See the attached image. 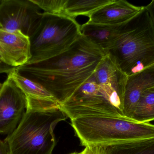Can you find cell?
I'll use <instances>...</instances> for the list:
<instances>
[{"mask_svg":"<svg viewBox=\"0 0 154 154\" xmlns=\"http://www.w3.org/2000/svg\"><path fill=\"white\" fill-rule=\"evenodd\" d=\"M2 30V24L0 23V30Z\"/></svg>","mask_w":154,"mask_h":154,"instance_id":"25","label":"cell"},{"mask_svg":"<svg viewBox=\"0 0 154 154\" xmlns=\"http://www.w3.org/2000/svg\"><path fill=\"white\" fill-rule=\"evenodd\" d=\"M69 154H82V152H80V153L74 152V153H72Z\"/></svg>","mask_w":154,"mask_h":154,"instance_id":"23","label":"cell"},{"mask_svg":"<svg viewBox=\"0 0 154 154\" xmlns=\"http://www.w3.org/2000/svg\"><path fill=\"white\" fill-rule=\"evenodd\" d=\"M29 38L21 31L0 30V60L6 65L17 68L30 59Z\"/></svg>","mask_w":154,"mask_h":154,"instance_id":"9","label":"cell"},{"mask_svg":"<svg viewBox=\"0 0 154 154\" xmlns=\"http://www.w3.org/2000/svg\"><path fill=\"white\" fill-rule=\"evenodd\" d=\"M106 154H154V137L105 146Z\"/></svg>","mask_w":154,"mask_h":154,"instance_id":"15","label":"cell"},{"mask_svg":"<svg viewBox=\"0 0 154 154\" xmlns=\"http://www.w3.org/2000/svg\"><path fill=\"white\" fill-rule=\"evenodd\" d=\"M124 94L98 85L93 75L60 109L71 120L88 116L125 117Z\"/></svg>","mask_w":154,"mask_h":154,"instance_id":"6","label":"cell"},{"mask_svg":"<svg viewBox=\"0 0 154 154\" xmlns=\"http://www.w3.org/2000/svg\"><path fill=\"white\" fill-rule=\"evenodd\" d=\"M81 152L82 154H106V148L100 146H88Z\"/></svg>","mask_w":154,"mask_h":154,"instance_id":"19","label":"cell"},{"mask_svg":"<svg viewBox=\"0 0 154 154\" xmlns=\"http://www.w3.org/2000/svg\"><path fill=\"white\" fill-rule=\"evenodd\" d=\"M0 154H8L7 146L4 141L0 139Z\"/></svg>","mask_w":154,"mask_h":154,"instance_id":"22","label":"cell"},{"mask_svg":"<svg viewBox=\"0 0 154 154\" xmlns=\"http://www.w3.org/2000/svg\"><path fill=\"white\" fill-rule=\"evenodd\" d=\"M16 69L15 68L11 67L2 62L0 60V74L1 73H11L13 71Z\"/></svg>","mask_w":154,"mask_h":154,"instance_id":"21","label":"cell"},{"mask_svg":"<svg viewBox=\"0 0 154 154\" xmlns=\"http://www.w3.org/2000/svg\"><path fill=\"white\" fill-rule=\"evenodd\" d=\"M44 13L51 14H64L67 0H31Z\"/></svg>","mask_w":154,"mask_h":154,"instance_id":"18","label":"cell"},{"mask_svg":"<svg viewBox=\"0 0 154 154\" xmlns=\"http://www.w3.org/2000/svg\"><path fill=\"white\" fill-rule=\"evenodd\" d=\"M145 7L149 14V16L154 28V0L152 1L149 4L145 6Z\"/></svg>","mask_w":154,"mask_h":154,"instance_id":"20","label":"cell"},{"mask_svg":"<svg viewBox=\"0 0 154 154\" xmlns=\"http://www.w3.org/2000/svg\"><path fill=\"white\" fill-rule=\"evenodd\" d=\"M0 91V134L12 133L27 109V98L8 76Z\"/></svg>","mask_w":154,"mask_h":154,"instance_id":"8","label":"cell"},{"mask_svg":"<svg viewBox=\"0 0 154 154\" xmlns=\"http://www.w3.org/2000/svg\"><path fill=\"white\" fill-rule=\"evenodd\" d=\"M143 8L125 0H113L90 15L88 23L103 25L121 24L134 17Z\"/></svg>","mask_w":154,"mask_h":154,"instance_id":"11","label":"cell"},{"mask_svg":"<svg viewBox=\"0 0 154 154\" xmlns=\"http://www.w3.org/2000/svg\"><path fill=\"white\" fill-rule=\"evenodd\" d=\"M2 84L0 83V91H1V89H2Z\"/></svg>","mask_w":154,"mask_h":154,"instance_id":"24","label":"cell"},{"mask_svg":"<svg viewBox=\"0 0 154 154\" xmlns=\"http://www.w3.org/2000/svg\"><path fill=\"white\" fill-rule=\"evenodd\" d=\"M67 116L60 108L27 109L16 129L5 139L8 154H52L54 130Z\"/></svg>","mask_w":154,"mask_h":154,"instance_id":"3","label":"cell"},{"mask_svg":"<svg viewBox=\"0 0 154 154\" xmlns=\"http://www.w3.org/2000/svg\"><path fill=\"white\" fill-rule=\"evenodd\" d=\"M106 52L128 77L154 65V28L145 6L125 23L119 37Z\"/></svg>","mask_w":154,"mask_h":154,"instance_id":"2","label":"cell"},{"mask_svg":"<svg viewBox=\"0 0 154 154\" xmlns=\"http://www.w3.org/2000/svg\"><path fill=\"white\" fill-rule=\"evenodd\" d=\"M93 77L98 85L125 94L128 76L107 53L96 69Z\"/></svg>","mask_w":154,"mask_h":154,"instance_id":"13","label":"cell"},{"mask_svg":"<svg viewBox=\"0 0 154 154\" xmlns=\"http://www.w3.org/2000/svg\"><path fill=\"white\" fill-rule=\"evenodd\" d=\"M42 13L31 0H0V23L4 30H20L29 38L38 26Z\"/></svg>","mask_w":154,"mask_h":154,"instance_id":"7","label":"cell"},{"mask_svg":"<svg viewBox=\"0 0 154 154\" xmlns=\"http://www.w3.org/2000/svg\"><path fill=\"white\" fill-rule=\"evenodd\" d=\"M113 0H67L64 14L75 19L80 15L89 17L93 13Z\"/></svg>","mask_w":154,"mask_h":154,"instance_id":"16","label":"cell"},{"mask_svg":"<svg viewBox=\"0 0 154 154\" xmlns=\"http://www.w3.org/2000/svg\"><path fill=\"white\" fill-rule=\"evenodd\" d=\"M106 54L82 35L61 54L40 62L24 64L15 70L44 87L61 105L93 75Z\"/></svg>","mask_w":154,"mask_h":154,"instance_id":"1","label":"cell"},{"mask_svg":"<svg viewBox=\"0 0 154 154\" xmlns=\"http://www.w3.org/2000/svg\"><path fill=\"white\" fill-rule=\"evenodd\" d=\"M153 87L154 64L137 74L128 77L124 95L125 117L132 119L141 95L148 89Z\"/></svg>","mask_w":154,"mask_h":154,"instance_id":"12","label":"cell"},{"mask_svg":"<svg viewBox=\"0 0 154 154\" xmlns=\"http://www.w3.org/2000/svg\"><path fill=\"white\" fill-rule=\"evenodd\" d=\"M82 146H106L154 137V124L125 117L88 116L71 120Z\"/></svg>","mask_w":154,"mask_h":154,"instance_id":"4","label":"cell"},{"mask_svg":"<svg viewBox=\"0 0 154 154\" xmlns=\"http://www.w3.org/2000/svg\"><path fill=\"white\" fill-rule=\"evenodd\" d=\"M132 119L140 123H149L154 120V87L141 95Z\"/></svg>","mask_w":154,"mask_h":154,"instance_id":"17","label":"cell"},{"mask_svg":"<svg viewBox=\"0 0 154 154\" xmlns=\"http://www.w3.org/2000/svg\"><path fill=\"white\" fill-rule=\"evenodd\" d=\"M80 29L74 18L43 12L38 26L29 37L32 57L26 64L40 62L66 51L81 36Z\"/></svg>","mask_w":154,"mask_h":154,"instance_id":"5","label":"cell"},{"mask_svg":"<svg viewBox=\"0 0 154 154\" xmlns=\"http://www.w3.org/2000/svg\"><path fill=\"white\" fill-rule=\"evenodd\" d=\"M27 98V109L48 110L60 108V104L44 87L14 70L8 74Z\"/></svg>","mask_w":154,"mask_h":154,"instance_id":"10","label":"cell"},{"mask_svg":"<svg viewBox=\"0 0 154 154\" xmlns=\"http://www.w3.org/2000/svg\"><path fill=\"white\" fill-rule=\"evenodd\" d=\"M124 24L103 25L87 22L81 25V33L82 35L106 51L119 37Z\"/></svg>","mask_w":154,"mask_h":154,"instance_id":"14","label":"cell"}]
</instances>
